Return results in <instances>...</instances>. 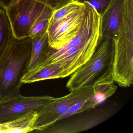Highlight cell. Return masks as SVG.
<instances>
[{"label":"cell","mask_w":133,"mask_h":133,"mask_svg":"<svg viewBox=\"0 0 133 133\" xmlns=\"http://www.w3.org/2000/svg\"><path fill=\"white\" fill-rule=\"evenodd\" d=\"M38 112H31L14 119L0 123V133H28L34 130Z\"/></svg>","instance_id":"cell-11"},{"label":"cell","mask_w":133,"mask_h":133,"mask_svg":"<svg viewBox=\"0 0 133 133\" xmlns=\"http://www.w3.org/2000/svg\"><path fill=\"white\" fill-rule=\"evenodd\" d=\"M13 36L12 29L6 10L0 8V57Z\"/></svg>","instance_id":"cell-13"},{"label":"cell","mask_w":133,"mask_h":133,"mask_svg":"<svg viewBox=\"0 0 133 133\" xmlns=\"http://www.w3.org/2000/svg\"><path fill=\"white\" fill-rule=\"evenodd\" d=\"M63 71L60 64L52 63L39 66L31 71H28L21 79L23 84L61 78Z\"/></svg>","instance_id":"cell-9"},{"label":"cell","mask_w":133,"mask_h":133,"mask_svg":"<svg viewBox=\"0 0 133 133\" xmlns=\"http://www.w3.org/2000/svg\"><path fill=\"white\" fill-rule=\"evenodd\" d=\"M93 88L94 93L90 98L85 101L84 110L94 108L102 103L113 95L117 89L114 82L99 83L94 85Z\"/></svg>","instance_id":"cell-12"},{"label":"cell","mask_w":133,"mask_h":133,"mask_svg":"<svg viewBox=\"0 0 133 133\" xmlns=\"http://www.w3.org/2000/svg\"><path fill=\"white\" fill-rule=\"evenodd\" d=\"M81 3L86 4L96 10L100 15L106 10L113 0H76Z\"/></svg>","instance_id":"cell-16"},{"label":"cell","mask_w":133,"mask_h":133,"mask_svg":"<svg viewBox=\"0 0 133 133\" xmlns=\"http://www.w3.org/2000/svg\"><path fill=\"white\" fill-rule=\"evenodd\" d=\"M85 5V13L77 34L58 49L49 46L45 60L39 65L60 64L63 68L61 78L72 75L89 59L99 39L100 15Z\"/></svg>","instance_id":"cell-1"},{"label":"cell","mask_w":133,"mask_h":133,"mask_svg":"<svg viewBox=\"0 0 133 133\" xmlns=\"http://www.w3.org/2000/svg\"><path fill=\"white\" fill-rule=\"evenodd\" d=\"M83 4H84L81 3L75 0L56 10L54 11L49 22H53L63 17L80 7Z\"/></svg>","instance_id":"cell-15"},{"label":"cell","mask_w":133,"mask_h":133,"mask_svg":"<svg viewBox=\"0 0 133 133\" xmlns=\"http://www.w3.org/2000/svg\"><path fill=\"white\" fill-rule=\"evenodd\" d=\"M115 45L113 39L99 38L89 59L71 75L66 84L70 91L99 83L114 82Z\"/></svg>","instance_id":"cell-3"},{"label":"cell","mask_w":133,"mask_h":133,"mask_svg":"<svg viewBox=\"0 0 133 133\" xmlns=\"http://www.w3.org/2000/svg\"><path fill=\"white\" fill-rule=\"evenodd\" d=\"M124 3V0H113L100 15L99 38L116 39L122 21Z\"/></svg>","instance_id":"cell-8"},{"label":"cell","mask_w":133,"mask_h":133,"mask_svg":"<svg viewBox=\"0 0 133 133\" xmlns=\"http://www.w3.org/2000/svg\"><path fill=\"white\" fill-rule=\"evenodd\" d=\"M49 7L53 11L56 10L75 0H35Z\"/></svg>","instance_id":"cell-17"},{"label":"cell","mask_w":133,"mask_h":133,"mask_svg":"<svg viewBox=\"0 0 133 133\" xmlns=\"http://www.w3.org/2000/svg\"><path fill=\"white\" fill-rule=\"evenodd\" d=\"M85 9V5L83 4L63 17L49 22L47 33L50 47L58 49L77 34L82 24Z\"/></svg>","instance_id":"cell-6"},{"label":"cell","mask_w":133,"mask_h":133,"mask_svg":"<svg viewBox=\"0 0 133 133\" xmlns=\"http://www.w3.org/2000/svg\"><path fill=\"white\" fill-rule=\"evenodd\" d=\"M46 6L35 0H18L6 10L14 37H29L30 31Z\"/></svg>","instance_id":"cell-5"},{"label":"cell","mask_w":133,"mask_h":133,"mask_svg":"<svg viewBox=\"0 0 133 133\" xmlns=\"http://www.w3.org/2000/svg\"><path fill=\"white\" fill-rule=\"evenodd\" d=\"M49 96H24L21 94L0 101V123L18 118L33 111L38 112L55 99Z\"/></svg>","instance_id":"cell-7"},{"label":"cell","mask_w":133,"mask_h":133,"mask_svg":"<svg viewBox=\"0 0 133 133\" xmlns=\"http://www.w3.org/2000/svg\"><path fill=\"white\" fill-rule=\"evenodd\" d=\"M18 1V0H0V8L6 10Z\"/></svg>","instance_id":"cell-18"},{"label":"cell","mask_w":133,"mask_h":133,"mask_svg":"<svg viewBox=\"0 0 133 133\" xmlns=\"http://www.w3.org/2000/svg\"><path fill=\"white\" fill-rule=\"evenodd\" d=\"M94 93L93 87H82L70 91L68 95L55 98L46 104L38 112L34 123V130L41 132L54 125L76 103L87 100Z\"/></svg>","instance_id":"cell-4"},{"label":"cell","mask_w":133,"mask_h":133,"mask_svg":"<svg viewBox=\"0 0 133 133\" xmlns=\"http://www.w3.org/2000/svg\"><path fill=\"white\" fill-rule=\"evenodd\" d=\"M54 11L46 6L41 15L37 19L30 31L29 37L34 38L47 32L50 20Z\"/></svg>","instance_id":"cell-14"},{"label":"cell","mask_w":133,"mask_h":133,"mask_svg":"<svg viewBox=\"0 0 133 133\" xmlns=\"http://www.w3.org/2000/svg\"><path fill=\"white\" fill-rule=\"evenodd\" d=\"M32 39L14 36L0 57V101L20 94L21 79L28 71Z\"/></svg>","instance_id":"cell-2"},{"label":"cell","mask_w":133,"mask_h":133,"mask_svg":"<svg viewBox=\"0 0 133 133\" xmlns=\"http://www.w3.org/2000/svg\"><path fill=\"white\" fill-rule=\"evenodd\" d=\"M31 39L32 45L28 71L35 69L45 60L49 48L47 32Z\"/></svg>","instance_id":"cell-10"}]
</instances>
